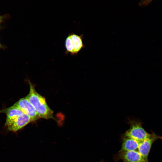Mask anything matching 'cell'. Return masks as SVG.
Segmentation results:
<instances>
[{"instance_id": "cell-1", "label": "cell", "mask_w": 162, "mask_h": 162, "mask_svg": "<svg viewBox=\"0 0 162 162\" xmlns=\"http://www.w3.org/2000/svg\"><path fill=\"white\" fill-rule=\"evenodd\" d=\"M28 81L29 91L26 97L34 108L39 117L55 120L53 117V112L48 105L45 98L38 93L34 86L29 80Z\"/></svg>"}, {"instance_id": "cell-2", "label": "cell", "mask_w": 162, "mask_h": 162, "mask_svg": "<svg viewBox=\"0 0 162 162\" xmlns=\"http://www.w3.org/2000/svg\"><path fill=\"white\" fill-rule=\"evenodd\" d=\"M129 129L124 134V136L134 139L140 142L143 141L150 135L142 127L141 122L135 120H129Z\"/></svg>"}, {"instance_id": "cell-3", "label": "cell", "mask_w": 162, "mask_h": 162, "mask_svg": "<svg viewBox=\"0 0 162 162\" xmlns=\"http://www.w3.org/2000/svg\"><path fill=\"white\" fill-rule=\"evenodd\" d=\"M32 122L30 118L23 113L12 119H6L5 126L8 131L16 132Z\"/></svg>"}, {"instance_id": "cell-4", "label": "cell", "mask_w": 162, "mask_h": 162, "mask_svg": "<svg viewBox=\"0 0 162 162\" xmlns=\"http://www.w3.org/2000/svg\"><path fill=\"white\" fill-rule=\"evenodd\" d=\"M162 139V137L153 132L150 135L140 143L138 151L145 160L148 162V157L153 143L158 139Z\"/></svg>"}, {"instance_id": "cell-5", "label": "cell", "mask_w": 162, "mask_h": 162, "mask_svg": "<svg viewBox=\"0 0 162 162\" xmlns=\"http://www.w3.org/2000/svg\"><path fill=\"white\" fill-rule=\"evenodd\" d=\"M14 104L30 117L31 122H35L40 118L34 108L26 96L20 99Z\"/></svg>"}, {"instance_id": "cell-6", "label": "cell", "mask_w": 162, "mask_h": 162, "mask_svg": "<svg viewBox=\"0 0 162 162\" xmlns=\"http://www.w3.org/2000/svg\"><path fill=\"white\" fill-rule=\"evenodd\" d=\"M119 156L123 162H146L138 151L120 152Z\"/></svg>"}, {"instance_id": "cell-7", "label": "cell", "mask_w": 162, "mask_h": 162, "mask_svg": "<svg viewBox=\"0 0 162 162\" xmlns=\"http://www.w3.org/2000/svg\"><path fill=\"white\" fill-rule=\"evenodd\" d=\"M72 40V44L73 48L72 56H76L79 52L86 47L83 42V35H78L72 32L69 33Z\"/></svg>"}, {"instance_id": "cell-8", "label": "cell", "mask_w": 162, "mask_h": 162, "mask_svg": "<svg viewBox=\"0 0 162 162\" xmlns=\"http://www.w3.org/2000/svg\"><path fill=\"white\" fill-rule=\"evenodd\" d=\"M140 143L139 142L132 138L124 136L120 152L138 151Z\"/></svg>"}, {"instance_id": "cell-9", "label": "cell", "mask_w": 162, "mask_h": 162, "mask_svg": "<svg viewBox=\"0 0 162 162\" xmlns=\"http://www.w3.org/2000/svg\"><path fill=\"white\" fill-rule=\"evenodd\" d=\"M6 114V119H10L17 117L24 113L14 104L8 108L0 110V113Z\"/></svg>"}, {"instance_id": "cell-10", "label": "cell", "mask_w": 162, "mask_h": 162, "mask_svg": "<svg viewBox=\"0 0 162 162\" xmlns=\"http://www.w3.org/2000/svg\"><path fill=\"white\" fill-rule=\"evenodd\" d=\"M65 47L66 51L65 54H70L72 56L73 52V48L72 44V40L69 34L66 38L65 41Z\"/></svg>"}, {"instance_id": "cell-11", "label": "cell", "mask_w": 162, "mask_h": 162, "mask_svg": "<svg viewBox=\"0 0 162 162\" xmlns=\"http://www.w3.org/2000/svg\"><path fill=\"white\" fill-rule=\"evenodd\" d=\"M151 0H145L144 1L143 4H147Z\"/></svg>"}, {"instance_id": "cell-12", "label": "cell", "mask_w": 162, "mask_h": 162, "mask_svg": "<svg viewBox=\"0 0 162 162\" xmlns=\"http://www.w3.org/2000/svg\"><path fill=\"white\" fill-rule=\"evenodd\" d=\"M4 18V17L3 16L0 15V24L2 22L3 19Z\"/></svg>"}]
</instances>
